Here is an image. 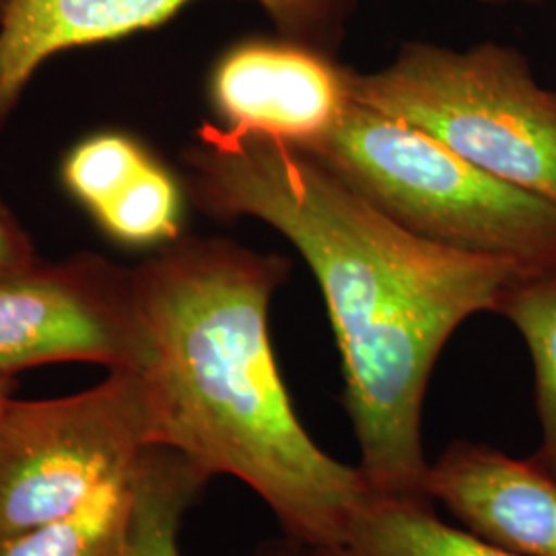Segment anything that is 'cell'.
Instances as JSON below:
<instances>
[{"label":"cell","mask_w":556,"mask_h":556,"mask_svg":"<svg viewBox=\"0 0 556 556\" xmlns=\"http://www.w3.org/2000/svg\"><path fill=\"white\" fill-rule=\"evenodd\" d=\"M153 155L135 139L103 132L79 142L64 160L66 190L93 215L122 192Z\"/></svg>","instance_id":"cell-15"},{"label":"cell","mask_w":556,"mask_h":556,"mask_svg":"<svg viewBox=\"0 0 556 556\" xmlns=\"http://www.w3.org/2000/svg\"><path fill=\"white\" fill-rule=\"evenodd\" d=\"M149 447L128 369L71 396L13 397L0 418V544L77 511Z\"/></svg>","instance_id":"cell-5"},{"label":"cell","mask_w":556,"mask_h":556,"mask_svg":"<svg viewBox=\"0 0 556 556\" xmlns=\"http://www.w3.org/2000/svg\"><path fill=\"white\" fill-rule=\"evenodd\" d=\"M291 262L220 238H181L132 268L135 353L153 447L231 477L307 548L340 540L371 497L358 466L307 433L278 369L270 303Z\"/></svg>","instance_id":"cell-2"},{"label":"cell","mask_w":556,"mask_h":556,"mask_svg":"<svg viewBox=\"0 0 556 556\" xmlns=\"http://www.w3.org/2000/svg\"><path fill=\"white\" fill-rule=\"evenodd\" d=\"M15 388H17L15 376L0 374V418L4 415V408L9 406V402L15 397Z\"/></svg>","instance_id":"cell-17"},{"label":"cell","mask_w":556,"mask_h":556,"mask_svg":"<svg viewBox=\"0 0 556 556\" xmlns=\"http://www.w3.org/2000/svg\"><path fill=\"white\" fill-rule=\"evenodd\" d=\"M497 314L514 324L532 358L540 443L530 457L556 478V275L519 280Z\"/></svg>","instance_id":"cell-13"},{"label":"cell","mask_w":556,"mask_h":556,"mask_svg":"<svg viewBox=\"0 0 556 556\" xmlns=\"http://www.w3.org/2000/svg\"><path fill=\"white\" fill-rule=\"evenodd\" d=\"M93 217L112 238L124 243H169L181 236L179 184L153 157Z\"/></svg>","instance_id":"cell-14"},{"label":"cell","mask_w":556,"mask_h":556,"mask_svg":"<svg viewBox=\"0 0 556 556\" xmlns=\"http://www.w3.org/2000/svg\"><path fill=\"white\" fill-rule=\"evenodd\" d=\"M351 98L410 124L486 174L556 202V91L511 46L406 41L379 71L349 73Z\"/></svg>","instance_id":"cell-4"},{"label":"cell","mask_w":556,"mask_h":556,"mask_svg":"<svg viewBox=\"0 0 556 556\" xmlns=\"http://www.w3.org/2000/svg\"><path fill=\"white\" fill-rule=\"evenodd\" d=\"M132 268L96 254L36 258L0 277V374L52 363L126 369L135 353Z\"/></svg>","instance_id":"cell-6"},{"label":"cell","mask_w":556,"mask_h":556,"mask_svg":"<svg viewBox=\"0 0 556 556\" xmlns=\"http://www.w3.org/2000/svg\"><path fill=\"white\" fill-rule=\"evenodd\" d=\"M192 0H11L0 29V128L46 60L153 29ZM278 36L337 54L357 0H254Z\"/></svg>","instance_id":"cell-7"},{"label":"cell","mask_w":556,"mask_h":556,"mask_svg":"<svg viewBox=\"0 0 556 556\" xmlns=\"http://www.w3.org/2000/svg\"><path fill=\"white\" fill-rule=\"evenodd\" d=\"M351 66L337 54L285 36L227 48L208 79L219 126L305 149L326 137L351 105Z\"/></svg>","instance_id":"cell-8"},{"label":"cell","mask_w":556,"mask_h":556,"mask_svg":"<svg viewBox=\"0 0 556 556\" xmlns=\"http://www.w3.org/2000/svg\"><path fill=\"white\" fill-rule=\"evenodd\" d=\"M211 477L194 462L165 447H149L135 468V514L122 556H181L184 517ZM262 556H312L307 546L282 538Z\"/></svg>","instance_id":"cell-11"},{"label":"cell","mask_w":556,"mask_h":556,"mask_svg":"<svg viewBox=\"0 0 556 556\" xmlns=\"http://www.w3.org/2000/svg\"><path fill=\"white\" fill-rule=\"evenodd\" d=\"M36 258L31 239L23 231L20 220L0 202V277L20 270Z\"/></svg>","instance_id":"cell-16"},{"label":"cell","mask_w":556,"mask_h":556,"mask_svg":"<svg viewBox=\"0 0 556 556\" xmlns=\"http://www.w3.org/2000/svg\"><path fill=\"white\" fill-rule=\"evenodd\" d=\"M9 7H11V0H0V29H2V25H4V20H7Z\"/></svg>","instance_id":"cell-18"},{"label":"cell","mask_w":556,"mask_h":556,"mask_svg":"<svg viewBox=\"0 0 556 556\" xmlns=\"http://www.w3.org/2000/svg\"><path fill=\"white\" fill-rule=\"evenodd\" d=\"M312 556H516L447 523L429 498L376 495L351 519L338 542Z\"/></svg>","instance_id":"cell-10"},{"label":"cell","mask_w":556,"mask_h":556,"mask_svg":"<svg viewBox=\"0 0 556 556\" xmlns=\"http://www.w3.org/2000/svg\"><path fill=\"white\" fill-rule=\"evenodd\" d=\"M181 160L202 213L270 225L312 268L371 493L429 498L422 406L435 363L466 319L497 314L523 270L420 238L316 157L268 135L206 122Z\"/></svg>","instance_id":"cell-1"},{"label":"cell","mask_w":556,"mask_h":556,"mask_svg":"<svg viewBox=\"0 0 556 556\" xmlns=\"http://www.w3.org/2000/svg\"><path fill=\"white\" fill-rule=\"evenodd\" d=\"M404 229L439 245L556 275V202L459 157L438 139L357 101L305 149Z\"/></svg>","instance_id":"cell-3"},{"label":"cell","mask_w":556,"mask_h":556,"mask_svg":"<svg viewBox=\"0 0 556 556\" xmlns=\"http://www.w3.org/2000/svg\"><path fill=\"white\" fill-rule=\"evenodd\" d=\"M478 2H484V4H507V2H514V0H478ZM523 2H536V0H523Z\"/></svg>","instance_id":"cell-19"},{"label":"cell","mask_w":556,"mask_h":556,"mask_svg":"<svg viewBox=\"0 0 556 556\" xmlns=\"http://www.w3.org/2000/svg\"><path fill=\"white\" fill-rule=\"evenodd\" d=\"M427 495L462 528L516 556H556V478L532 457L454 441L429 462Z\"/></svg>","instance_id":"cell-9"},{"label":"cell","mask_w":556,"mask_h":556,"mask_svg":"<svg viewBox=\"0 0 556 556\" xmlns=\"http://www.w3.org/2000/svg\"><path fill=\"white\" fill-rule=\"evenodd\" d=\"M135 468L77 511L0 544V556L124 555L135 514Z\"/></svg>","instance_id":"cell-12"}]
</instances>
